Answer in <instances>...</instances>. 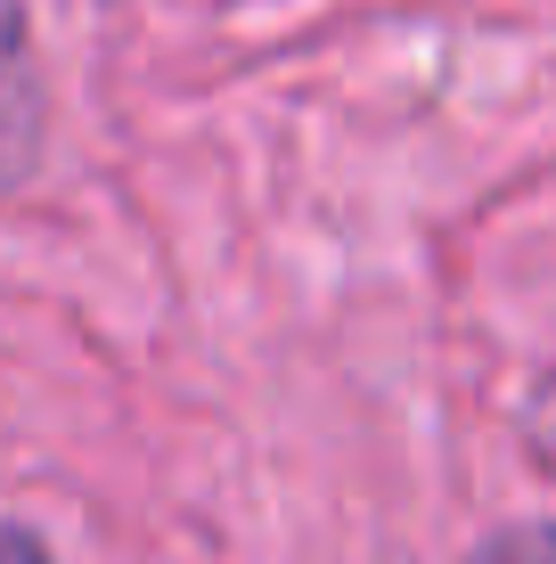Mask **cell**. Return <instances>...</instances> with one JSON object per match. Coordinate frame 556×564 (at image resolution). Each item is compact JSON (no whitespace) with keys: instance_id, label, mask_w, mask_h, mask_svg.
Here are the masks:
<instances>
[{"instance_id":"2","label":"cell","mask_w":556,"mask_h":564,"mask_svg":"<svg viewBox=\"0 0 556 564\" xmlns=\"http://www.w3.org/2000/svg\"><path fill=\"white\" fill-rule=\"evenodd\" d=\"M467 564H556V516H548V523H508V532H483Z\"/></svg>"},{"instance_id":"1","label":"cell","mask_w":556,"mask_h":564,"mask_svg":"<svg viewBox=\"0 0 556 564\" xmlns=\"http://www.w3.org/2000/svg\"><path fill=\"white\" fill-rule=\"evenodd\" d=\"M50 155V74H42V42H33L25 0H0V197L42 172Z\"/></svg>"},{"instance_id":"3","label":"cell","mask_w":556,"mask_h":564,"mask_svg":"<svg viewBox=\"0 0 556 564\" xmlns=\"http://www.w3.org/2000/svg\"><path fill=\"white\" fill-rule=\"evenodd\" d=\"M0 564H57V556H50V540L33 532V523L0 516Z\"/></svg>"},{"instance_id":"4","label":"cell","mask_w":556,"mask_h":564,"mask_svg":"<svg viewBox=\"0 0 556 564\" xmlns=\"http://www.w3.org/2000/svg\"><path fill=\"white\" fill-rule=\"evenodd\" d=\"M532 442H541V451H556V377L532 393Z\"/></svg>"}]
</instances>
